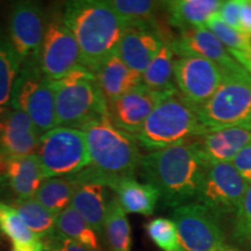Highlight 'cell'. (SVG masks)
<instances>
[{
    "label": "cell",
    "instance_id": "obj_25",
    "mask_svg": "<svg viewBox=\"0 0 251 251\" xmlns=\"http://www.w3.org/2000/svg\"><path fill=\"white\" fill-rule=\"evenodd\" d=\"M175 52L170 43H164L142 74V84L159 93H168L176 89Z\"/></svg>",
    "mask_w": 251,
    "mask_h": 251
},
{
    "label": "cell",
    "instance_id": "obj_32",
    "mask_svg": "<svg viewBox=\"0 0 251 251\" xmlns=\"http://www.w3.org/2000/svg\"><path fill=\"white\" fill-rule=\"evenodd\" d=\"M0 231L11 240L12 244H25L39 241L25 225L17 209L0 201Z\"/></svg>",
    "mask_w": 251,
    "mask_h": 251
},
{
    "label": "cell",
    "instance_id": "obj_33",
    "mask_svg": "<svg viewBox=\"0 0 251 251\" xmlns=\"http://www.w3.org/2000/svg\"><path fill=\"white\" fill-rule=\"evenodd\" d=\"M150 240L163 251H181L175 222L166 218L152 219L146 225Z\"/></svg>",
    "mask_w": 251,
    "mask_h": 251
},
{
    "label": "cell",
    "instance_id": "obj_39",
    "mask_svg": "<svg viewBox=\"0 0 251 251\" xmlns=\"http://www.w3.org/2000/svg\"><path fill=\"white\" fill-rule=\"evenodd\" d=\"M11 251H46V246L43 241H35L31 243L12 244Z\"/></svg>",
    "mask_w": 251,
    "mask_h": 251
},
{
    "label": "cell",
    "instance_id": "obj_29",
    "mask_svg": "<svg viewBox=\"0 0 251 251\" xmlns=\"http://www.w3.org/2000/svg\"><path fill=\"white\" fill-rule=\"evenodd\" d=\"M206 28H208L221 41L235 61L240 63L246 70L249 68L251 62V36L227 26L218 14L207 21Z\"/></svg>",
    "mask_w": 251,
    "mask_h": 251
},
{
    "label": "cell",
    "instance_id": "obj_16",
    "mask_svg": "<svg viewBox=\"0 0 251 251\" xmlns=\"http://www.w3.org/2000/svg\"><path fill=\"white\" fill-rule=\"evenodd\" d=\"M41 136L25 113L9 106L0 112V170L8 159L35 153Z\"/></svg>",
    "mask_w": 251,
    "mask_h": 251
},
{
    "label": "cell",
    "instance_id": "obj_42",
    "mask_svg": "<svg viewBox=\"0 0 251 251\" xmlns=\"http://www.w3.org/2000/svg\"><path fill=\"white\" fill-rule=\"evenodd\" d=\"M247 129H249V130H251V118H250V121H249V125H248V127H247Z\"/></svg>",
    "mask_w": 251,
    "mask_h": 251
},
{
    "label": "cell",
    "instance_id": "obj_21",
    "mask_svg": "<svg viewBox=\"0 0 251 251\" xmlns=\"http://www.w3.org/2000/svg\"><path fill=\"white\" fill-rule=\"evenodd\" d=\"M97 85L106 103L118 99L142 84V74L131 70L117 52L106 59L94 72Z\"/></svg>",
    "mask_w": 251,
    "mask_h": 251
},
{
    "label": "cell",
    "instance_id": "obj_4",
    "mask_svg": "<svg viewBox=\"0 0 251 251\" xmlns=\"http://www.w3.org/2000/svg\"><path fill=\"white\" fill-rule=\"evenodd\" d=\"M206 134L197 108L177 90L165 93L135 136L140 146L149 150L193 142Z\"/></svg>",
    "mask_w": 251,
    "mask_h": 251
},
{
    "label": "cell",
    "instance_id": "obj_43",
    "mask_svg": "<svg viewBox=\"0 0 251 251\" xmlns=\"http://www.w3.org/2000/svg\"><path fill=\"white\" fill-rule=\"evenodd\" d=\"M46 251H54V250H49V249H46Z\"/></svg>",
    "mask_w": 251,
    "mask_h": 251
},
{
    "label": "cell",
    "instance_id": "obj_30",
    "mask_svg": "<svg viewBox=\"0 0 251 251\" xmlns=\"http://www.w3.org/2000/svg\"><path fill=\"white\" fill-rule=\"evenodd\" d=\"M13 207L17 209L28 229L41 241L50 240L56 235V219L45 206L37 201L36 198L21 200L15 202Z\"/></svg>",
    "mask_w": 251,
    "mask_h": 251
},
{
    "label": "cell",
    "instance_id": "obj_19",
    "mask_svg": "<svg viewBox=\"0 0 251 251\" xmlns=\"http://www.w3.org/2000/svg\"><path fill=\"white\" fill-rule=\"evenodd\" d=\"M207 164L231 163L235 156L251 144V130L243 127L208 131L194 141Z\"/></svg>",
    "mask_w": 251,
    "mask_h": 251
},
{
    "label": "cell",
    "instance_id": "obj_28",
    "mask_svg": "<svg viewBox=\"0 0 251 251\" xmlns=\"http://www.w3.org/2000/svg\"><path fill=\"white\" fill-rule=\"evenodd\" d=\"M103 236L111 251H131L133 240L129 221L115 196L108 200Z\"/></svg>",
    "mask_w": 251,
    "mask_h": 251
},
{
    "label": "cell",
    "instance_id": "obj_26",
    "mask_svg": "<svg viewBox=\"0 0 251 251\" xmlns=\"http://www.w3.org/2000/svg\"><path fill=\"white\" fill-rule=\"evenodd\" d=\"M56 234L63 238L74 241L91 251H101L99 235L71 206L57 215Z\"/></svg>",
    "mask_w": 251,
    "mask_h": 251
},
{
    "label": "cell",
    "instance_id": "obj_13",
    "mask_svg": "<svg viewBox=\"0 0 251 251\" xmlns=\"http://www.w3.org/2000/svg\"><path fill=\"white\" fill-rule=\"evenodd\" d=\"M47 26V8L30 0H19L11 6L7 34L21 62L36 55Z\"/></svg>",
    "mask_w": 251,
    "mask_h": 251
},
{
    "label": "cell",
    "instance_id": "obj_17",
    "mask_svg": "<svg viewBox=\"0 0 251 251\" xmlns=\"http://www.w3.org/2000/svg\"><path fill=\"white\" fill-rule=\"evenodd\" d=\"M164 94L141 84L118 99L106 103L107 117L115 127L135 137Z\"/></svg>",
    "mask_w": 251,
    "mask_h": 251
},
{
    "label": "cell",
    "instance_id": "obj_20",
    "mask_svg": "<svg viewBox=\"0 0 251 251\" xmlns=\"http://www.w3.org/2000/svg\"><path fill=\"white\" fill-rule=\"evenodd\" d=\"M81 184L71 200V207L94 229L99 236H103L106 215H107V186L92 179L84 169L79 172Z\"/></svg>",
    "mask_w": 251,
    "mask_h": 251
},
{
    "label": "cell",
    "instance_id": "obj_3",
    "mask_svg": "<svg viewBox=\"0 0 251 251\" xmlns=\"http://www.w3.org/2000/svg\"><path fill=\"white\" fill-rule=\"evenodd\" d=\"M80 130L85 134L90 157V165L85 170L92 179L107 186L114 179L135 177L143 156L133 135L115 127L107 115L90 122Z\"/></svg>",
    "mask_w": 251,
    "mask_h": 251
},
{
    "label": "cell",
    "instance_id": "obj_18",
    "mask_svg": "<svg viewBox=\"0 0 251 251\" xmlns=\"http://www.w3.org/2000/svg\"><path fill=\"white\" fill-rule=\"evenodd\" d=\"M176 56H198L218 65L222 72H230L242 68L229 54L221 41L208 28H190L180 30L170 42Z\"/></svg>",
    "mask_w": 251,
    "mask_h": 251
},
{
    "label": "cell",
    "instance_id": "obj_12",
    "mask_svg": "<svg viewBox=\"0 0 251 251\" xmlns=\"http://www.w3.org/2000/svg\"><path fill=\"white\" fill-rule=\"evenodd\" d=\"M224 72L208 59L179 56L175 61L176 89L184 99L198 108L219 89Z\"/></svg>",
    "mask_w": 251,
    "mask_h": 251
},
{
    "label": "cell",
    "instance_id": "obj_35",
    "mask_svg": "<svg viewBox=\"0 0 251 251\" xmlns=\"http://www.w3.org/2000/svg\"><path fill=\"white\" fill-rule=\"evenodd\" d=\"M242 0H228L222 1L221 7L218 12V17L224 23L234 29L240 30V14Z\"/></svg>",
    "mask_w": 251,
    "mask_h": 251
},
{
    "label": "cell",
    "instance_id": "obj_38",
    "mask_svg": "<svg viewBox=\"0 0 251 251\" xmlns=\"http://www.w3.org/2000/svg\"><path fill=\"white\" fill-rule=\"evenodd\" d=\"M240 31L251 36V0H242L240 14Z\"/></svg>",
    "mask_w": 251,
    "mask_h": 251
},
{
    "label": "cell",
    "instance_id": "obj_40",
    "mask_svg": "<svg viewBox=\"0 0 251 251\" xmlns=\"http://www.w3.org/2000/svg\"><path fill=\"white\" fill-rule=\"evenodd\" d=\"M222 251H242V250H238V249H235V248H231V247H229V246H227L225 248L224 250Z\"/></svg>",
    "mask_w": 251,
    "mask_h": 251
},
{
    "label": "cell",
    "instance_id": "obj_11",
    "mask_svg": "<svg viewBox=\"0 0 251 251\" xmlns=\"http://www.w3.org/2000/svg\"><path fill=\"white\" fill-rule=\"evenodd\" d=\"M181 251H222L227 247L221 220L201 203L193 201L172 213Z\"/></svg>",
    "mask_w": 251,
    "mask_h": 251
},
{
    "label": "cell",
    "instance_id": "obj_41",
    "mask_svg": "<svg viewBox=\"0 0 251 251\" xmlns=\"http://www.w3.org/2000/svg\"><path fill=\"white\" fill-rule=\"evenodd\" d=\"M246 247H249V248H251V237H250V240L248 241V243L246 244Z\"/></svg>",
    "mask_w": 251,
    "mask_h": 251
},
{
    "label": "cell",
    "instance_id": "obj_5",
    "mask_svg": "<svg viewBox=\"0 0 251 251\" xmlns=\"http://www.w3.org/2000/svg\"><path fill=\"white\" fill-rule=\"evenodd\" d=\"M51 84L55 93L56 127L81 129L107 115V106L94 74L86 68L78 67Z\"/></svg>",
    "mask_w": 251,
    "mask_h": 251
},
{
    "label": "cell",
    "instance_id": "obj_31",
    "mask_svg": "<svg viewBox=\"0 0 251 251\" xmlns=\"http://www.w3.org/2000/svg\"><path fill=\"white\" fill-rule=\"evenodd\" d=\"M106 2L127 24L158 23L161 14H164V1L107 0Z\"/></svg>",
    "mask_w": 251,
    "mask_h": 251
},
{
    "label": "cell",
    "instance_id": "obj_1",
    "mask_svg": "<svg viewBox=\"0 0 251 251\" xmlns=\"http://www.w3.org/2000/svg\"><path fill=\"white\" fill-rule=\"evenodd\" d=\"M207 165L193 141L143 156L140 170L147 183L158 191L159 200L177 208L196 201Z\"/></svg>",
    "mask_w": 251,
    "mask_h": 251
},
{
    "label": "cell",
    "instance_id": "obj_22",
    "mask_svg": "<svg viewBox=\"0 0 251 251\" xmlns=\"http://www.w3.org/2000/svg\"><path fill=\"white\" fill-rule=\"evenodd\" d=\"M107 187L115 193V197L127 214L152 215L157 202L159 201L158 191L148 183H140L135 177L114 179L107 183Z\"/></svg>",
    "mask_w": 251,
    "mask_h": 251
},
{
    "label": "cell",
    "instance_id": "obj_7",
    "mask_svg": "<svg viewBox=\"0 0 251 251\" xmlns=\"http://www.w3.org/2000/svg\"><path fill=\"white\" fill-rule=\"evenodd\" d=\"M9 107L28 115L42 135L56 127L54 89L41 70L39 52L21 63Z\"/></svg>",
    "mask_w": 251,
    "mask_h": 251
},
{
    "label": "cell",
    "instance_id": "obj_23",
    "mask_svg": "<svg viewBox=\"0 0 251 251\" xmlns=\"http://www.w3.org/2000/svg\"><path fill=\"white\" fill-rule=\"evenodd\" d=\"M221 5L220 0H171L164 1V15L168 24L179 31L206 27Z\"/></svg>",
    "mask_w": 251,
    "mask_h": 251
},
{
    "label": "cell",
    "instance_id": "obj_6",
    "mask_svg": "<svg viewBox=\"0 0 251 251\" xmlns=\"http://www.w3.org/2000/svg\"><path fill=\"white\" fill-rule=\"evenodd\" d=\"M197 112L206 133L247 128L251 118V75L243 67L226 72L219 89Z\"/></svg>",
    "mask_w": 251,
    "mask_h": 251
},
{
    "label": "cell",
    "instance_id": "obj_15",
    "mask_svg": "<svg viewBox=\"0 0 251 251\" xmlns=\"http://www.w3.org/2000/svg\"><path fill=\"white\" fill-rule=\"evenodd\" d=\"M46 177L35 153L11 158L0 172V201L13 206L21 200L35 198Z\"/></svg>",
    "mask_w": 251,
    "mask_h": 251
},
{
    "label": "cell",
    "instance_id": "obj_10",
    "mask_svg": "<svg viewBox=\"0 0 251 251\" xmlns=\"http://www.w3.org/2000/svg\"><path fill=\"white\" fill-rule=\"evenodd\" d=\"M248 184L231 163L208 164L196 201L218 216L233 218L240 208Z\"/></svg>",
    "mask_w": 251,
    "mask_h": 251
},
{
    "label": "cell",
    "instance_id": "obj_37",
    "mask_svg": "<svg viewBox=\"0 0 251 251\" xmlns=\"http://www.w3.org/2000/svg\"><path fill=\"white\" fill-rule=\"evenodd\" d=\"M45 246L46 249L54 251H91L90 249H87V248L74 242V241L58 236L57 234H56L52 238H50L48 243H45Z\"/></svg>",
    "mask_w": 251,
    "mask_h": 251
},
{
    "label": "cell",
    "instance_id": "obj_14",
    "mask_svg": "<svg viewBox=\"0 0 251 251\" xmlns=\"http://www.w3.org/2000/svg\"><path fill=\"white\" fill-rule=\"evenodd\" d=\"M174 37L165 33L159 21L128 24L117 54L131 70L143 74L163 45L170 43Z\"/></svg>",
    "mask_w": 251,
    "mask_h": 251
},
{
    "label": "cell",
    "instance_id": "obj_9",
    "mask_svg": "<svg viewBox=\"0 0 251 251\" xmlns=\"http://www.w3.org/2000/svg\"><path fill=\"white\" fill-rule=\"evenodd\" d=\"M39 63L50 81L58 80L81 65L80 52L74 34L63 19V4L47 9V26L39 50Z\"/></svg>",
    "mask_w": 251,
    "mask_h": 251
},
{
    "label": "cell",
    "instance_id": "obj_36",
    "mask_svg": "<svg viewBox=\"0 0 251 251\" xmlns=\"http://www.w3.org/2000/svg\"><path fill=\"white\" fill-rule=\"evenodd\" d=\"M231 164L248 184H251V144L243 148L235 156Z\"/></svg>",
    "mask_w": 251,
    "mask_h": 251
},
{
    "label": "cell",
    "instance_id": "obj_34",
    "mask_svg": "<svg viewBox=\"0 0 251 251\" xmlns=\"http://www.w3.org/2000/svg\"><path fill=\"white\" fill-rule=\"evenodd\" d=\"M251 237V184L248 185L242 202L233 219V238L241 246H246Z\"/></svg>",
    "mask_w": 251,
    "mask_h": 251
},
{
    "label": "cell",
    "instance_id": "obj_27",
    "mask_svg": "<svg viewBox=\"0 0 251 251\" xmlns=\"http://www.w3.org/2000/svg\"><path fill=\"white\" fill-rule=\"evenodd\" d=\"M21 63L7 31L0 23V112L9 106L11 93L20 72Z\"/></svg>",
    "mask_w": 251,
    "mask_h": 251
},
{
    "label": "cell",
    "instance_id": "obj_24",
    "mask_svg": "<svg viewBox=\"0 0 251 251\" xmlns=\"http://www.w3.org/2000/svg\"><path fill=\"white\" fill-rule=\"evenodd\" d=\"M80 184L79 174L48 178L37 190L35 198L52 214L58 215L70 207L74 194Z\"/></svg>",
    "mask_w": 251,
    "mask_h": 251
},
{
    "label": "cell",
    "instance_id": "obj_2",
    "mask_svg": "<svg viewBox=\"0 0 251 251\" xmlns=\"http://www.w3.org/2000/svg\"><path fill=\"white\" fill-rule=\"evenodd\" d=\"M63 19L77 41L81 65L93 74L117 52L128 25L101 0L63 2Z\"/></svg>",
    "mask_w": 251,
    "mask_h": 251
},
{
    "label": "cell",
    "instance_id": "obj_8",
    "mask_svg": "<svg viewBox=\"0 0 251 251\" xmlns=\"http://www.w3.org/2000/svg\"><path fill=\"white\" fill-rule=\"evenodd\" d=\"M35 155L47 178L77 175L90 165L85 134L68 127H55L41 136Z\"/></svg>",
    "mask_w": 251,
    "mask_h": 251
}]
</instances>
